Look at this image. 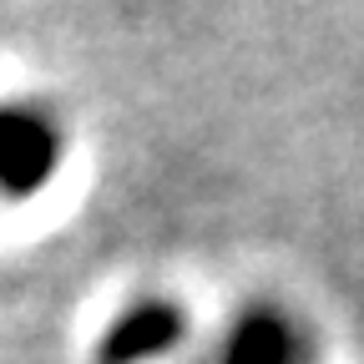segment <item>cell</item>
Masks as SVG:
<instances>
[{
    "mask_svg": "<svg viewBox=\"0 0 364 364\" xmlns=\"http://www.w3.org/2000/svg\"><path fill=\"white\" fill-rule=\"evenodd\" d=\"M182 339H188V309L172 299H136L107 324L97 344V364H147L172 354Z\"/></svg>",
    "mask_w": 364,
    "mask_h": 364,
    "instance_id": "cell-2",
    "label": "cell"
},
{
    "mask_svg": "<svg viewBox=\"0 0 364 364\" xmlns=\"http://www.w3.org/2000/svg\"><path fill=\"white\" fill-rule=\"evenodd\" d=\"M299 354H304V344H299L294 318L273 304H248L228 324V334L208 364H299Z\"/></svg>",
    "mask_w": 364,
    "mask_h": 364,
    "instance_id": "cell-3",
    "label": "cell"
},
{
    "mask_svg": "<svg viewBox=\"0 0 364 364\" xmlns=\"http://www.w3.org/2000/svg\"><path fill=\"white\" fill-rule=\"evenodd\" d=\"M66 136L56 117L36 102H11L6 122H0V177H6V198L26 203L41 188H51V177L61 172Z\"/></svg>",
    "mask_w": 364,
    "mask_h": 364,
    "instance_id": "cell-1",
    "label": "cell"
}]
</instances>
